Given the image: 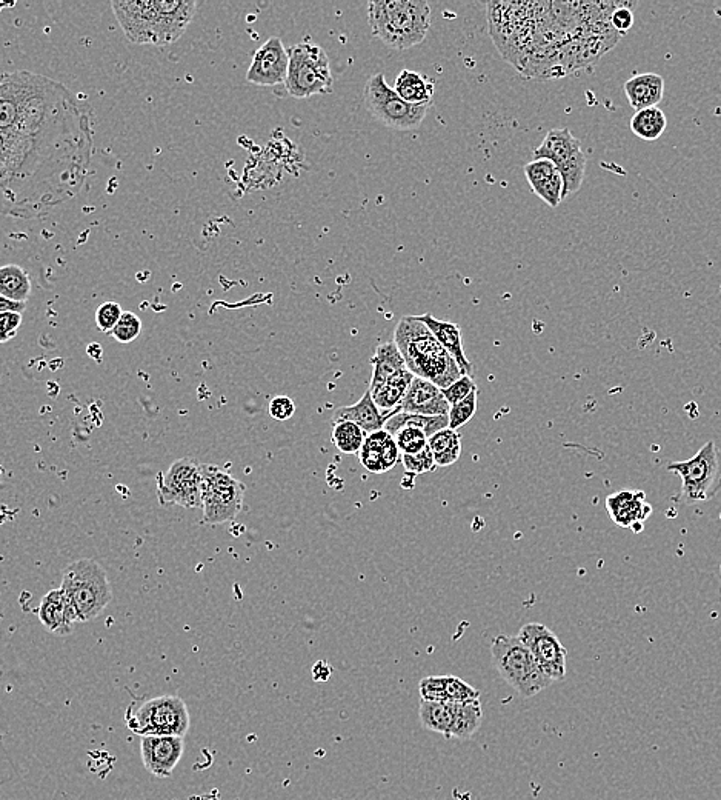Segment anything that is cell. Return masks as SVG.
Listing matches in <instances>:
<instances>
[{"mask_svg": "<svg viewBox=\"0 0 721 800\" xmlns=\"http://www.w3.org/2000/svg\"><path fill=\"white\" fill-rule=\"evenodd\" d=\"M414 379L416 376L408 370L393 379L386 380L383 384L369 387V393L380 411L389 417L394 411L399 410Z\"/></svg>", "mask_w": 721, "mask_h": 800, "instance_id": "d4e9b609", "label": "cell"}, {"mask_svg": "<svg viewBox=\"0 0 721 800\" xmlns=\"http://www.w3.org/2000/svg\"><path fill=\"white\" fill-rule=\"evenodd\" d=\"M668 127V120H666L665 113L658 107L646 108V110L637 111L631 119V130L638 139L657 140L665 133Z\"/></svg>", "mask_w": 721, "mask_h": 800, "instance_id": "d6a6232c", "label": "cell"}, {"mask_svg": "<svg viewBox=\"0 0 721 800\" xmlns=\"http://www.w3.org/2000/svg\"><path fill=\"white\" fill-rule=\"evenodd\" d=\"M268 413H270L273 419L279 420V422H285V420L291 419L294 413H296V404H294L290 397L277 396L274 397L270 405H268Z\"/></svg>", "mask_w": 721, "mask_h": 800, "instance_id": "ee69618b", "label": "cell"}, {"mask_svg": "<svg viewBox=\"0 0 721 800\" xmlns=\"http://www.w3.org/2000/svg\"><path fill=\"white\" fill-rule=\"evenodd\" d=\"M402 464L406 473L416 477L420 476V474L431 473V471H436L437 468H439L436 465V460H434L431 450H429V445L422 453L403 454Z\"/></svg>", "mask_w": 721, "mask_h": 800, "instance_id": "f35d334b", "label": "cell"}, {"mask_svg": "<svg viewBox=\"0 0 721 800\" xmlns=\"http://www.w3.org/2000/svg\"><path fill=\"white\" fill-rule=\"evenodd\" d=\"M443 391V396H445L446 402H448L451 407L454 405L459 404L462 400H465L466 397L471 396L472 393H476L477 385L472 379V376H462L460 377L457 382L451 385V387L445 388Z\"/></svg>", "mask_w": 721, "mask_h": 800, "instance_id": "b9f144b4", "label": "cell"}, {"mask_svg": "<svg viewBox=\"0 0 721 800\" xmlns=\"http://www.w3.org/2000/svg\"><path fill=\"white\" fill-rule=\"evenodd\" d=\"M534 159L551 160L562 174L565 182L563 197L577 193L585 179L586 156L582 144L575 139L569 128H555L549 131L542 144L535 148Z\"/></svg>", "mask_w": 721, "mask_h": 800, "instance_id": "7c38bea8", "label": "cell"}, {"mask_svg": "<svg viewBox=\"0 0 721 800\" xmlns=\"http://www.w3.org/2000/svg\"><path fill=\"white\" fill-rule=\"evenodd\" d=\"M629 105L637 111L657 107L665 94V80L660 74L643 73L631 77L625 84Z\"/></svg>", "mask_w": 721, "mask_h": 800, "instance_id": "603a6c76", "label": "cell"}, {"mask_svg": "<svg viewBox=\"0 0 721 800\" xmlns=\"http://www.w3.org/2000/svg\"><path fill=\"white\" fill-rule=\"evenodd\" d=\"M483 720V708L479 700H472L468 704H454V722H452L451 737L456 739H471L479 731Z\"/></svg>", "mask_w": 721, "mask_h": 800, "instance_id": "4dcf8cb0", "label": "cell"}, {"mask_svg": "<svg viewBox=\"0 0 721 800\" xmlns=\"http://www.w3.org/2000/svg\"><path fill=\"white\" fill-rule=\"evenodd\" d=\"M340 420L354 422V424L359 425L365 433L371 434L376 433V431L385 430L388 416L380 411V408L377 407L373 396H371L368 390L363 394L362 399H360L357 404L336 410L333 416V424L340 422Z\"/></svg>", "mask_w": 721, "mask_h": 800, "instance_id": "cb8c5ba5", "label": "cell"}, {"mask_svg": "<svg viewBox=\"0 0 721 800\" xmlns=\"http://www.w3.org/2000/svg\"><path fill=\"white\" fill-rule=\"evenodd\" d=\"M428 445L437 467L440 468L451 467L462 456V436L459 431L451 428H445L429 437Z\"/></svg>", "mask_w": 721, "mask_h": 800, "instance_id": "f1b7e54d", "label": "cell"}, {"mask_svg": "<svg viewBox=\"0 0 721 800\" xmlns=\"http://www.w3.org/2000/svg\"><path fill=\"white\" fill-rule=\"evenodd\" d=\"M125 311L117 302H105L96 310V325L102 333L110 334Z\"/></svg>", "mask_w": 721, "mask_h": 800, "instance_id": "60d3db41", "label": "cell"}, {"mask_svg": "<svg viewBox=\"0 0 721 800\" xmlns=\"http://www.w3.org/2000/svg\"><path fill=\"white\" fill-rule=\"evenodd\" d=\"M117 22L137 45H170L187 31L196 14L193 0H114Z\"/></svg>", "mask_w": 721, "mask_h": 800, "instance_id": "7a4b0ae2", "label": "cell"}, {"mask_svg": "<svg viewBox=\"0 0 721 800\" xmlns=\"http://www.w3.org/2000/svg\"><path fill=\"white\" fill-rule=\"evenodd\" d=\"M357 456L363 468L374 474L388 473L396 467L399 460H402L396 439L386 430L368 434Z\"/></svg>", "mask_w": 721, "mask_h": 800, "instance_id": "e0dca14e", "label": "cell"}, {"mask_svg": "<svg viewBox=\"0 0 721 800\" xmlns=\"http://www.w3.org/2000/svg\"><path fill=\"white\" fill-rule=\"evenodd\" d=\"M157 497L163 507L202 508L200 464L191 459H179L167 473L157 474Z\"/></svg>", "mask_w": 721, "mask_h": 800, "instance_id": "4fadbf2b", "label": "cell"}, {"mask_svg": "<svg viewBox=\"0 0 721 800\" xmlns=\"http://www.w3.org/2000/svg\"><path fill=\"white\" fill-rule=\"evenodd\" d=\"M720 596H721V590H720Z\"/></svg>", "mask_w": 721, "mask_h": 800, "instance_id": "816d5d0a", "label": "cell"}, {"mask_svg": "<svg viewBox=\"0 0 721 800\" xmlns=\"http://www.w3.org/2000/svg\"><path fill=\"white\" fill-rule=\"evenodd\" d=\"M637 7L635 2H622L617 4L614 13L611 16V27L617 31L620 36L628 33L634 25V8Z\"/></svg>", "mask_w": 721, "mask_h": 800, "instance_id": "7bdbcfd3", "label": "cell"}, {"mask_svg": "<svg viewBox=\"0 0 721 800\" xmlns=\"http://www.w3.org/2000/svg\"><path fill=\"white\" fill-rule=\"evenodd\" d=\"M668 471L682 479L680 499L686 505L708 502L721 490V450L709 440L691 459L669 464Z\"/></svg>", "mask_w": 721, "mask_h": 800, "instance_id": "ba28073f", "label": "cell"}, {"mask_svg": "<svg viewBox=\"0 0 721 800\" xmlns=\"http://www.w3.org/2000/svg\"><path fill=\"white\" fill-rule=\"evenodd\" d=\"M400 454H419L428 448V436L423 431L405 428L394 434Z\"/></svg>", "mask_w": 721, "mask_h": 800, "instance_id": "74e56055", "label": "cell"}, {"mask_svg": "<svg viewBox=\"0 0 721 800\" xmlns=\"http://www.w3.org/2000/svg\"><path fill=\"white\" fill-rule=\"evenodd\" d=\"M371 365H373V376H371L369 387L383 384L386 380L393 379V377L408 371V365L403 359L402 351L399 350L394 340L393 342L380 344L377 347L376 353L371 359Z\"/></svg>", "mask_w": 721, "mask_h": 800, "instance_id": "484cf974", "label": "cell"}, {"mask_svg": "<svg viewBox=\"0 0 721 800\" xmlns=\"http://www.w3.org/2000/svg\"><path fill=\"white\" fill-rule=\"evenodd\" d=\"M290 70V51L279 37H270L254 53L253 62L246 71V80L259 87H276L285 84Z\"/></svg>", "mask_w": 721, "mask_h": 800, "instance_id": "9a60e30c", "label": "cell"}, {"mask_svg": "<svg viewBox=\"0 0 721 800\" xmlns=\"http://www.w3.org/2000/svg\"><path fill=\"white\" fill-rule=\"evenodd\" d=\"M140 331H142V320H140V317L137 316V314L131 313V311H125L110 334L119 344L128 345L140 336Z\"/></svg>", "mask_w": 721, "mask_h": 800, "instance_id": "e575fe53", "label": "cell"}, {"mask_svg": "<svg viewBox=\"0 0 721 800\" xmlns=\"http://www.w3.org/2000/svg\"><path fill=\"white\" fill-rule=\"evenodd\" d=\"M519 637L531 651L540 670L552 682L565 679L568 650L563 647L559 637L551 628L532 622V624L523 625Z\"/></svg>", "mask_w": 721, "mask_h": 800, "instance_id": "5bb4252c", "label": "cell"}, {"mask_svg": "<svg viewBox=\"0 0 721 800\" xmlns=\"http://www.w3.org/2000/svg\"><path fill=\"white\" fill-rule=\"evenodd\" d=\"M25 310H27V302H17V300L0 296V313L22 314Z\"/></svg>", "mask_w": 721, "mask_h": 800, "instance_id": "bcb514c9", "label": "cell"}, {"mask_svg": "<svg viewBox=\"0 0 721 800\" xmlns=\"http://www.w3.org/2000/svg\"><path fill=\"white\" fill-rule=\"evenodd\" d=\"M0 296L17 302H27L31 296L30 274L17 265H5L0 270Z\"/></svg>", "mask_w": 721, "mask_h": 800, "instance_id": "1f68e13d", "label": "cell"}, {"mask_svg": "<svg viewBox=\"0 0 721 800\" xmlns=\"http://www.w3.org/2000/svg\"><path fill=\"white\" fill-rule=\"evenodd\" d=\"M366 110L380 124L393 130H416L422 125L432 104L412 105L386 84L382 73L369 77L363 91Z\"/></svg>", "mask_w": 721, "mask_h": 800, "instance_id": "9c48e42d", "label": "cell"}, {"mask_svg": "<svg viewBox=\"0 0 721 800\" xmlns=\"http://www.w3.org/2000/svg\"><path fill=\"white\" fill-rule=\"evenodd\" d=\"M477 404H479V391L472 393L471 396L451 407L448 414L449 428L457 431L463 425L468 424L469 420L476 416Z\"/></svg>", "mask_w": 721, "mask_h": 800, "instance_id": "d590c367", "label": "cell"}, {"mask_svg": "<svg viewBox=\"0 0 721 800\" xmlns=\"http://www.w3.org/2000/svg\"><path fill=\"white\" fill-rule=\"evenodd\" d=\"M140 753L147 771L157 777H170L183 756V737L142 736Z\"/></svg>", "mask_w": 721, "mask_h": 800, "instance_id": "2e32d148", "label": "cell"}, {"mask_svg": "<svg viewBox=\"0 0 721 800\" xmlns=\"http://www.w3.org/2000/svg\"><path fill=\"white\" fill-rule=\"evenodd\" d=\"M720 573H721V565H720Z\"/></svg>", "mask_w": 721, "mask_h": 800, "instance_id": "f907efd6", "label": "cell"}, {"mask_svg": "<svg viewBox=\"0 0 721 800\" xmlns=\"http://www.w3.org/2000/svg\"><path fill=\"white\" fill-rule=\"evenodd\" d=\"M394 90L408 104L423 105L432 104V96H434L436 87L423 74L417 73V71L403 70L397 76Z\"/></svg>", "mask_w": 721, "mask_h": 800, "instance_id": "83f0119b", "label": "cell"}, {"mask_svg": "<svg viewBox=\"0 0 721 800\" xmlns=\"http://www.w3.org/2000/svg\"><path fill=\"white\" fill-rule=\"evenodd\" d=\"M643 527H645V525H643V522H640V524H635L631 530L634 531V533H642Z\"/></svg>", "mask_w": 721, "mask_h": 800, "instance_id": "681fc988", "label": "cell"}, {"mask_svg": "<svg viewBox=\"0 0 721 800\" xmlns=\"http://www.w3.org/2000/svg\"><path fill=\"white\" fill-rule=\"evenodd\" d=\"M525 176L534 191L540 199L548 204L551 208H557L562 204L563 190H565V182H563L562 174L557 170L551 160L534 159L526 164Z\"/></svg>", "mask_w": 721, "mask_h": 800, "instance_id": "d6986e66", "label": "cell"}, {"mask_svg": "<svg viewBox=\"0 0 721 800\" xmlns=\"http://www.w3.org/2000/svg\"><path fill=\"white\" fill-rule=\"evenodd\" d=\"M394 342L402 351L408 370L442 390L451 387L463 376L454 357L417 316H406L400 320L394 333Z\"/></svg>", "mask_w": 721, "mask_h": 800, "instance_id": "3957f363", "label": "cell"}, {"mask_svg": "<svg viewBox=\"0 0 721 800\" xmlns=\"http://www.w3.org/2000/svg\"><path fill=\"white\" fill-rule=\"evenodd\" d=\"M0 342L7 344L8 340L16 336V331L22 325V314L19 313H0Z\"/></svg>", "mask_w": 721, "mask_h": 800, "instance_id": "f6af8a7d", "label": "cell"}, {"mask_svg": "<svg viewBox=\"0 0 721 800\" xmlns=\"http://www.w3.org/2000/svg\"><path fill=\"white\" fill-rule=\"evenodd\" d=\"M0 210L37 219L84 188L93 154L90 117L65 85L30 71L0 80Z\"/></svg>", "mask_w": 721, "mask_h": 800, "instance_id": "6da1fadb", "label": "cell"}, {"mask_svg": "<svg viewBox=\"0 0 721 800\" xmlns=\"http://www.w3.org/2000/svg\"><path fill=\"white\" fill-rule=\"evenodd\" d=\"M368 20L374 36L394 50H408L426 39L431 8L425 0H373Z\"/></svg>", "mask_w": 721, "mask_h": 800, "instance_id": "277c9868", "label": "cell"}, {"mask_svg": "<svg viewBox=\"0 0 721 800\" xmlns=\"http://www.w3.org/2000/svg\"><path fill=\"white\" fill-rule=\"evenodd\" d=\"M491 654L492 664L500 676L525 699L534 697L552 684L519 636L500 634L494 637Z\"/></svg>", "mask_w": 721, "mask_h": 800, "instance_id": "8992f818", "label": "cell"}, {"mask_svg": "<svg viewBox=\"0 0 721 800\" xmlns=\"http://www.w3.org/2000/svg\"><path fill=\"white\" fill-rule=\"evenodd\" d=\"M420 722L426 730L443 734L451 739L452 722H454V704L449 702H428L420 700Z\"/></svg>", "mask_w": 721, "mask_h": 800, "instance_id": "f546056e", "label": "cell"}, {"mask_svg": "<svg viewBox=\"0 0 721 800\" xmlns=\"http://www.w3.org/2000/svg\"><path fill=\"white\" fill-rule=\"evenodd\" d=\"M449 410L451 405L446 402L442 388L422 377H416L397 411L422 416H448Z\"/></svg>", "mask_w": 721, "mask_h": 800, "instance_id": "ac0fdd59", "label": "cell"}, {"mask_svg": "<svg viewBox=\"0 0 721 800\" xmlns=\"http://www.w3.org/2000/svg\"><path fill=\"white\" fill-rule=\"evenodd\" d=\"M606 510L618 527L631 530L651 516L652 507L646 500L645 491H618L606 499Z\"/></svg>", "mask_w": 721, "mask_h": 800, "instance_id": "44dd1931", "label": "cell"}, {"mask_svg": "<svg viewBox=\"0 0 721 800\" xmlns=\"http://www.w3.org/2000/svg\"><path fill=\"white\" fill-rule=\"evenodd\" d=\"M446 694L449 704H468L480 699V691L457 676H446Z\"/></svg>", "mask_w": 721, "mask_h": 800, "instance_id": "8d00e7d4", "label": "cell"}, {"mask_svg": "<svg viewBox=\"0 0 721 800\" xmlns=\"http://www.w3.org/2000/svg\"><path fill=\"white\" fill-rule=\"evenodd\" d=\"M417 319L429 328V331L439 340L442 347L454 357L460 370H462L463 376H471L472 364L466 357L465 350H463L462 328L454 324V322H449V320L437 319L432 314H423V316H417Z\"/></svg>", "mask_w": 721, "mask_h": 800, "instance_id": "7402d4cb", "label": "cell"}, {"mask_svg": "<svg viewBox=\"0 0 721 800\" xmlns=\"http://www.w3.org/2000/svg\"><path fill=\"white\" fill-rule=\"evenodd\" d=\"M366 436L368 434L359 425L349 422V420H340V422L333 424L331 439H333V444L336 445L340 453L353 456V454H359L360 450H362Z\"/></svg>", "mask_w": 721, "mask_h": 800, "instance_id": "836d02e7", "label": "cell"}, {"mask_svg": "<svg viewBox=\"0 0 721 800\" xmlns=\"http://www.w3.org/2000/svg\"><path fill=\"white\" fill-rule=\"evenodd\" d=\"M420 699L428 702H448L446 676H429L420 680Z\"/></svg>", "mask_w": 721, "mask_h": 800, "instance_id": "ab89813d", "label": "cell"}, {"mask_svg": "<svg viewBox=\"0 0 721 800\" xmlns=\"http://www.w3.org/2000/svg\"><path fill=\"white\" fill-rule=\"evenodd\" d=\"M127 727L142 736H187L190 711L179 696L151 697L134 700L125 716Z\"/></svg>", "mask_w": 721, "mask_h": 800, "instance_id": "52a82bcc", "label": "cell"}, {"mask_svg": "<svg viewBox=\"0 0 721 800\" xmlns=\"http://www.w3.org/2000/svg\"><path fill=\"white\" fill-rule=\"evenodd\" d=\"M333 73L325 50L311 42L290 48V70L285 88L296 99L328 94L333 91Z\"/></svg>", "mask_w": 721, "mask_h": 800, "instance_id": "30bf717a", "label": "cell"}, {"mask_svg": "<svg viewBox=\"0 0 721 800\" xmlns=\"http://www.w3.org/2000/svg\"><path fill=\"white\" fill-rule=\"evenodd\" d=\"M60 590L76 610L77 622L96 619L113 599L107 573L91 559L76 560L68 565L62 574Z\"/></svg>", "mask_w": 721, "mask_h": 800, "instance_id": "5b68a950", "label": "cell"}, {"mask_svg": "<svg viewBox=\"0 0 721 800\" xmlns=\"http://www.w3.org/2000/svg\"><path fill=\"white\" fill-rule=\"evenodd\" d=\"M331 673H333V670H331V667H329L328 662H325V660H319V662L314 665L313 676L316 682H326L329 676H331Z\"/></svg>", "mask_w": 721, "mask_h": 800, "instance_id": "7dc6e473", "label": "cell"}, {"mask_svg": "<svg viewBox=\"0 0 721 800\" xmlns=\"http://www.w3.org/2000/svg\"><path fill=\"white\" fill-rule=\"evenodd\" d=\"M87 353L90 354V357H93L94 360H100V356H102V347L99 344H91L88 347Z\"/></svg>", "mask_w": 721, "mask_h": 800, "instance_id": "c3c4849f", "label": "cell"}, {"mask_svg": "<svg viewBox=\"0 0 721 800\" xmlns=\"http://www.w3.org/2000/svg\"><path fill=\"white\" fill-rule=\"evenodd\" d=\"M405 428L423 431L426 436H434L439 431L449 428L448 416H422V414L403 413L396 411L386 420L385 430L388 433L396 434Z\"/></svg>", "mask_w": 721, "mask_h": 800, "instance_id": "4316f807", "label": "cell"}, {"mask_svg": "<svg viewBox=\"0 0 721 800\" xmlns=\"http://www.w3.org/2000/svg\"><path fill=\"white\" fill-rule=\"evenodd\" d=\"M720 520H721V516H720Z\"/></svg>", "mask_w": 721, "mask_h": 800, "instance_id": "f5cc1de1", "label": "cell"}, {"mask_svg": "<svg viewBox=\"0 0 721 800\" xmlns=\"http://www.w3.org/2000/svg\"><path fill=\"white\" fill-rule=\"evenodd\" d=\"M202 510L206 524L222 525L242 511L246 487L217 465L200 464Z\"/></svg>", "mask_w": 721, "mask_h": 800, "instance_id": "8fae6325", "label": "cell"}, {"mask_svg": "<svg viewBox=\"0 0 721 800\" xmlns=\"http://www.w3.org/2000/svg\"><path fill=\"white\" fill-rule=\"evenodd\" d=\"M37 617L45 630L57 636H68L73 633L74 624L77 622L76 610L71 605L64 591H48L37 608Z\"/></svg>", "mask_w": 721, "mask_h": 800, "instance_id": "ffe728a7", "label": "cell"}]
</instances>
